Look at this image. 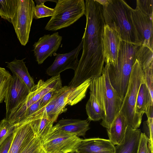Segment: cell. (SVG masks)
I'll use <instances>...</instances> for the list:
<instances>
[{
	"label": "cell",
	"mask_w": 153,
	"mask_h": 153,
	"mask_svg": "<svg viewBox=\"0 0 153 153\" xmlns=\"http://www.w3.org/2000/svg\"><path fill=\"white\" fill-rule=\"evenodd\" d=\"M12 77L8 71L0 67V103L4 100Z\"/></svg>",
	"instance_id": "cell-27"
},
{
	"label": "cell",
	"mask_w": 153,
	"mask_h": 153,
	"mask_svg": "<svg viewBox=\"0 0 153 153\" xmlns=\"http://www.w3.org/2000/svg\"><path fill=\"white\" fill-rule=\"evenodd\" d=\"M14 134H11L0 146V153H8L13 141Z\"/></svg>",
	"instance_id": "cell-36"
},
{
	"label": "cell",
	"mask_w": 153,
	"mask_h": 153,
	"mask_svg": "<svg viewBox=\"0 0 153 153\" xmlns=\"http://www.w3.org/2000/svg\"><path fill=\"white\" fill-rule=\"evenodd\" d=\"M153 99L144 81L141 84L138 93L135 106L136 113L142 117L144 113L153 105Z\"/></svg>",
	"instance_id": "cell-24"
},
{
	"label": "cell",
	"mask_w": 153,
	"mask_h": 153,
	"mask_svg": "<svg viewBox=\"0 0 153 153\" xmlns=\"http://www.w3.org/2000/svg\"><path fill=\"white\" fill-rule=\"evenodd\" d=\"M81 41L78 46L71 51L64 54L54 53L55 60L47 69V74L52 76L60 74L62 72L68 69L75 71L76 69L79 60L78 56L82 49Z\"/></svg>",
	"instance_id": "cell-13"
},
{
	"label": "cell",
	"mask_w": 153,
	"mask_h": 153,
	"mask_svg": "<svg viewBox=\"0 0 153 153\" xmlns=\"http://www.w3.org/2000/svg\"><path fill=\"white\" fill-rule=\"evenodd\" d=\"M78 153L77 152H74V153Z\"/></svg>",
	"instance_id": "cell-40"
},
{
	"label": "cell",
	"mask_w": 153,
	"mask_h": 153,
	"mask_svg": "<svg viewBox=\"0 0 153 153\" xmlns=\"http://www.w3.org/2000/svg\"><path fill=\"white\" fill-rule=\"evenodd\" d=\"M62 40V36L56 32L51 35H44L34 43L33 51L38 64H42L48 57L56 53Z\"/></svg>",
	"instance_id": "cell-12"
},
{
	"label": "cell",
	"mask_w": 153,
	"mask_h": 153,
	"mask_svg": "<svg viewBox=\"0 0 153 153\" xmlns=\"http://www.w3.org/2000/svg\"><path fill=\"white\" fill-rule=\"evenodd\" d=\"M53 9L45 28L55 31L69 26L85 15V3L84 0H58Z\"/></svg>",
	"instance_id": "cell-5"
},
{
	"label": "cell",
	"mask_w": 153,
	"mask_h": 153,
	"mask_svg": "<svg viewBox=\"0 0 153 153\" xmlns=\"http://www.w3.org/2000/svg\"><path fill=\"white\" fill-rule=\"evenodd\" d=\"M102 41L105 62L116 65L122 41L119 35L116 31L105 25L104 27Z\"/></svg>",
	"instance_id": "cell-14"
},
{
	"label": "cell",
	"mask_w": 153,
	"mask_h": 153,
	"mask_svg": "<svg viewBox=\"0 0 153 153\" xmlns=\"http://www.w3.org/2000/svg\"><path fill=\"white\" fill-rule=\"evenodd\" d=\"M91 79L86 80L74 88L65 86L55 91L51 100L43 108L48 117L55 122L59 115L66 111L67 105H74L84 99Z\"/></svg>",
	"instance_id": "cell-4"
},
{
	"label": "cell",
	"mask_w": 153,
	"mask_h": 153,
	"mask_svg": "<svg viewBox=\"0 0 153 153\" xmlns=\"http://www.w3.org/2000/svg\"><path fill=\"white\" fill-rule=\"evenodd\" d=\"M102 7L105 25L116 31L122 41L137 45L131 17V7L123 0H110Z\"/></svg>",
	"instance_id": "cell-3"
},
{
	"label": "cell",
	"mask_w": 153,
	"mask_h": 153,
	"mask_svg": "<svg viewBox=\"0 0 153 153\" xmlns=\"http://www.w3.org/2000/svg\"><path fill=\"white\" fill-rule=\"evenodd\" d=\"M34 2L32 0H17L15 13L11 20L17 37L22 45L28 41L34 16Z\"/></svg>",
	"instance_id": "cell-9"
},
{
	"label": "cell",
	"mask_w": 153,
	"mask_h": 153,
	"mask_svg": "<svg viewBox=\"0 0 153 153\" xmlns=\"http://www.w3.org/2000/svg\"><path fill=\"white\" fill-rule=\"evenodd\" d=\"M102 6H105L110 2V0H95Z\"/></svg>",
	"instance_id": "cell-38"
},
{
	"label": "cell",
	"mask_w": 153,
	"mask_h": 153,
	"mask_svg": "<svg viewBox=\"0 0 153 153\" xmlns=\"http://www.w3.org/2000/svg\"><path fill=\"white\" fill-rule=\"evenodd\" d=\"M86 24L82 38V51L68 86L76 88L89 79L100 76L104 68L103 34L105 25L102 6L95 0L85 1Z\"/></svg>",
	"instance_id": "cell-1"
},
{
	"label": "cell",
	"mask_w": 153,
	"mask_h": 153,
	"mask_svg": "<svg viewBox=\"0 0 153 153\" xmlns=\"http://www.w3.org/2000/svg\"><path fill=\"white\" fill-rule=\"evenodd\" d=\"M147 120L144 122L143 129L144 133L153 142V117H147Z\"/></svg>",
	"instance_id": "cell-34"
},
{
	"label": "cell",
	"mask_w": 153,
	"mask_h": 153,
	"mask_svg": "<svg viewBox=\"0 0 153 153\" xmlns=\"http://www.w3.org/2000/svg\"><path fill=\"white\" fill-rule=\"evenodd\" d=\"M136 7L143 11L153 15V0H137Z\"/></svg>",
	"instance_id": "cell-33"
},
{
	"label": "cell",
	"mask_w": 153,
	"mask_h": 153,
	"mask_svg": "<svg viewBox=\"0 0 153 153\" xmlns=\"http://www.w3.org/2000/svg\"><path fill=\"white\" fill-rule=\"evenodd\" d=\"M145 81L144 72L136 59L133 65L128 85L120 111L125 117L128 126L134 129L139 127L142 117L135 111L138 93L141 84Z\"/></svg>",
	"instance_id": "cell-6"
},
{
	"label": "cell",
	"mask_w": 153,
	"mask_h": 153,
	"mask_svg": "<svg viewBox=\"0 0 153 153\" xmlns=\"http://www.w3.org/2000/svg\"><path fill=\"white\" fill-rule=\"evenodd\" d=\"M136 45L121 41L116 64L105 62L111 84L123 101L127 91L132 67L136 59Z\"/></svg>",
	"instance_id": "cell-2"
},
{
	"label": "cell",
	"mask_w": 153,
	"mask_h": 153,
	"mask_svg": "<svg viewBox=\"0 0 153 153\" xmlns=\"http://www.w3.org/2000/svg\"><path fill=\"white\" fill-rule=\"evenodd\" d=\"M135 56L143 71L153 64V51L146 46L136 45Z\"/></svg>",
	"instance_id": "cell-25"
},
{
	"label": "cell",
	"mask_w": 153,
	"mask_h": 153,
	"mask_svg": "<svg viewBox=\"0 0 153 153\" xmlns=\"http://www.w3.org/2000/svg\"><path fill=\"white\" fill-rule=\"evenodd\" d=\"M143 71L144 75L145 82L149 90L152 97L153 98V64Z\"/></svg>",
	"instance_id": "cell-32"
},
{
	"label": "cell",
	"mask_w": 153,
	"mask_h": 153,
	"mask_svg": "<svg viewBox=\"0 0 153 153\" xmlns=\"http://www.w3.org/2000/svg\"><path fill=\"white\" fill-rule=\"evenodd\" d=\"M30 91L23 81L13 74L4 98L7 120L12 111L27 97Z\"/></svg>",
	"instance_id": "cell-11"
},
{
	"label": "cell",
	"mask_w": 153,
	"mask_h": 153,
	"mask_svg": "<svg viewBox=\"0 0 153 153\" xmlns=\"http://www.w3.org/2000/svg\"><path fill=\"white\" fill-rule=\"evenodd\" d=\"M17 5V0H0V16L11 23Z\"/></svg>",
	"instance_id": "cell-26"
},
{
	"label": "cell",
	"mask_w": 153,
	"mask_h": 153,
	"mask_svg": "<svg viewBox=\"0 0 153 153\" xmlns=\"http://www.w3.org/2000/svg\"><path fill=\"white\" fill-rule=\"evenodd\" d=\"M50 91L44 95L40 99V109L43 108L51 100L55 91Z\"/></svg>",
	"instance_id": "cell-37"
},
{
	"label": "cell",
	"mask_w": 153,
	"mask_h": 153,
	"mask_svg": "<svg viewBox=\"0 0 153 153\" xmlns=\"http://www.w3.org/2000/svg\"><path fill=\"white\" fill-rule=\"evenodd\" d=\"M97 77L91 79L89 87L90 97L86 104L85 109L88 119L90 121H99L102 119L104 115L100 95Z\"/></svg>",
	"instance_id": "cell-16"
},
{
	"label": "cell",
	"mask_w": 153,
	"mask_h": 153,
	"mask_svg": "<svg viewBox=\"0 0 153 153\" xmlns=\"http://www.w3.org/2000/svg\"><path fill=\"white\" fill-rule=\"evenodd\" d=\"M87 120L67 119L59 120L55 125L60 130L65 132L84 137L90 128Z\"/></svg>",
	"instance_id": "cell-19"
},
{
	"label": "cell",
	"mask_w": 153,
	"mask_h": 153,
	"mask_svg": "<svg viewBox=\"0 0 153 153\" xmlns=\"http://www.w3.org/2000/svg\"><path fill=\"white\" fill-rule=\"evenodd\" d=\"M14 124V137L8 153H21L36 135L29 122Z\"/></svg>",
	"instance_id": "cell-15"
},
{
	"label": "cell",
	"mask_w": 153,
	"mask_h": 153,
	"mask_svg": "<svg viewBox=\"0 0 153 153\" xmlns=\"http://www.w3.org/2000/svg\"><path fill=\"white\" fill-rule=\"evenodd\" d=\"M54 13V9L46 6L44 3L36 4L34 9V18H41L52 16Z\"/></svg>",
	"instance_id": "cell-30"
},
{
	"label": "cell",
	"mask_w": 153,
	"mask_h": 153,
	"mask_svg": "<svg viewBox=\"0 0 153 153\" xmlns=\"http://www.w3.org/2000/svg\"><path fill=\"white\" fill-rule=\"evenodd\" d=\"M30 123L36 135L42 140L51 131L54 123L43 111L33 117L27 118L20 122Z\"/></svg>",
	"instance_id": "cell-21"
},
{
	"label": "cell",
	"mask_w": 153,
	"mask_h": 153,
	"mask_svg": "<svg viewBox=\"0 0 153 153\" xmlns=\"http://www.w3.org/2000/svg\"><path fill=\"white\" fill-rule=\"evenodd\" d=\"M131 17L136 44L146 46L153 51V15L136 7L131 8Z\"/></svg>",
	"instance_id": "cell-10"
},
{
	"label": "cell",
	"mask_w": 153,
	"mask_h": 153,
	"mask_svg": "<svg viewBox=\"0 0 153 153\" xmlns=\"http://www.w3.org/2000/svg\"><path fill=\"white\" fill-rule=\"evenodd\" d=\"M82 140L76 135L60 130L55 125L42 142L47 152L72 153L76 152Z\"/></svg>",
	"instance_id": "cell-8"
},
{
	"label": "cell",
	"mask_w": 153,
	"mask_h": 153,
	"mask_svg": "<svg viewBox=\"0 0 153 153\" xmlns=\"http://www.w3.org/2000/svg\"><path fill=\"white\" fill-rule=\"evenodd\" d=\"M62 87L60 74L51 78L45 81L39 80L32 91L35 95L40 100L44 95L51 91H57Z\"/></svg>",
	"instance_id": "cell-23"
},
{
	"label": "cell",
	"mask_w": 153,
	"mask_h": 153,
	"mask_svg": "<svg viewBox=\"0 0 153 153\" xmlns=\"http://www.w3.org/2000/svg\"><path fill=\"white\" fill-rule=\"evenodd\" d=\"M153 153V143L144 133H142L137 153Z\"/></svg>",
	"instance_id": "cell-31"
},
{
	"label": "cell",
	"mask_w": 153,
	"mask_h": 153,
	"mask_svg": "<svg viewBox=\"0 0 153 153\" xmlns=\"http://www.w3.org/2000/svg\"><path fill=\"white\" fill-rule=\"evenodd\" d=\"M15 59L10 62H6L7 67L11 71L13 74L15 75L21 79L28 87L30 92L32 91L35 86L33 78L30 75L24 60Z\"/></svg>",
	"instance_id": "cell-22"
},
{
	"label": "cell",
	"mask_w": 153,
	"mask_h": 153,
	"mask_svg": "<svg viewBox=\"0 0 153 153\" xmlns=\"http://www.w3.org/2000/svg\"><path fill=\"white\" fill-rule=\"evenodd\" d=\"M40 99L35 102L28 107L25 111L23 114L21 119L18 123L22 122L26 118L31 116L38 111L40 108Z\"/></svg>",
	"instance_id": "cell-35"
},
{
	"label": "cell",
	"mask_w": 153,
	"mask_h": 153,
	"mask_svg": "<svg viewBox=\"0 0 153 153\" xmlns=\"http://www.w3.org/2000/svg\"><path fill=\"white\" fill-rule=\"evenodd\" d=\"M97 78L100 95L104 111L100 124L108 129L119 114L123 101L111 84L106 65L101 75Z\"/></svg>",
	"instance_id": "cell-7"
},
{
	"label": "cell",
	"mask_w": 153,
	"mask_h": 153,
	"mask_svg": "<svg viewBox=\"0 0 153 153\" xmlns=\"http://www.w3.org/2000/svg\"><path fill=\"white\" fill-rule=\"evenodd\" d=\"M36 4H39L40 3H44L45 2L47 1H50L53 2H55L56 3L57 1V0H35Z\"/></svg>",
	"instance_id": "cell-39"
},
{
	"label": "cell",
	"mask_w": 153,
	"mask_h": 153,
	"mask_svg": "<svg viewBox=\"0 0 153 153\" xmlns=\"http://www.w3.org/2000/svg\"><path fill=\"white\" fill-rule=\"evenodd\" d=\"M46 153H51V152H47Z\"/></svg>",
	"instance_id": "cell-41"
},
{
	"label": "cell",
	"mask_w": 153,
	"mask_h": 153,
	"mask_svg": "<svg viewBox=\"0 0 153 153\" xmlns=\"http://www.w3.org/2000/svg\"><path fill=\"white\" fill-rule=\"evenodd\" d=\"M114 146L109 140L99 138L82 139L76 152L78 153H114Z\"/></svg>",
	"instance_id": "cell-17"
},
{
	"label": "cell",
	"mask_w": 153,
	"mask_h": 153,
	"mask_svg": "<svg viewBox=\"0 0 153 153\" xmlns=\"http://www.w3.org/2000/svg\"><path fill=\"white\" fill-rule=\"evenodd\" d=\"M42 140L36 135L29 143L21 153H46Z\"/></svg>",
	"instance_id": "cell-29"
},
{
	"label": "cell",
	"mask_w": 153,
	"mask_h": 153,
	"mask_svg": "<svg viewBox=\"0 0 153 153\" xmlns=\"http://www.w3.org/2000/svg\"><path fill=\"white\" fill-rule=\"evenodd\" d=\"M128 126L125 117L120 111L110 128L107 129L109 140L113 145L121 143L125 137Z\"/></svg>",
	"instance_id": "cell-20"
},
{
	"label": "cell",
	"mask_w": 153,
	"mask_h": 153,
	"mask_svg": "<svg viewBox=\"0 0 153 153\" xmlns=\"http://www.w3.org/2000/svg\"><path fill=\"white\" fill-rule=\"evenodd\" d=\"M15 125L5 118L0 121V146L14 131Z\"/></svg>",
	"instance_id": "cell-28"
},
{
	"label": "cell",
	"mask_w": 153,
	"mask_h": 153,
	"mask_svg": "<svg viewBox=\"0 0 153 153\" xmlns=\"http://www.w3.org/2000/svg\"><path fill=\"white\" fill-rule=\"evenodd\" d=\"M142 133L140 129L128 126L123 140L115 146L114 153H137Z\"/></svg>",
	"instance_id": "cell-18"
}]
</instances>
